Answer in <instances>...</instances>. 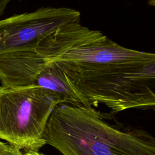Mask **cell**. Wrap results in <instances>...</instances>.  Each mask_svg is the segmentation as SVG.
I'll return each mask as SVG.
<instances>
[{
    "label": "cell",
    "instance_id": "obj_1",
    "mask_svg": "<svg viewBox=\"0 0 155 155\" xmlns=\"http://www.w3.org/2000/svg\"><path fill=\"white\" fill-rule=\"evenodd\" d=\"M60 104L58 95L39 86H0V139L19 150L39 151L45 145L48 119Z\"/></svg>",
    "mask_w": 155,
    "mask_h": 155
},
{
    "label": "cell",
    "instance_id": "obj_2",
    "mask_svg": "<svg viewBox=\"0 0 155 155\" xmlns=\"http://www.w3.org/2000/svg\"><path fill=\"white\" fill-rule=\"evenodd\" d=\"M81 13L67 7H41L0 20V56L36 50L45 38L61 27L80 22Z\"/></svg>",
    "mask_w": 155,
    "mask_h": 155
},
{
    "label": "cell",
    "instance_id": "obj_3",
    "mask_svg": "<svg viewBox=\"0 0 155 155\" xmlns=\"http://www.w3.org/2000/svg\"><path fill=\"white\" fill-rule=\"evenodd\" d=\"M85 107L56 106L44 133L45 144L62 155H116L90 123Z\"/></svg>",
    "mask_w": 155,
    "mask_h": 155
},
{
    "label": "cell",
    "instance_id": "obj_4",
    "mask_svg": "<svg viewBox=\"0 0 155 155\" xmlns=\"http://www.w3.org/2000/svg\"><path fill=\"white\" fill-rule=\"evenodd\" d=\"M85 112L93 128L116 155H155V137L147 131L117 128L105 121L102 114L92 107H85Z\"/></svg>",
    "mask_w": 155,
    "mask_h": 155
},
{
    "label": "cell",
    "instance_id": "obj_5",
    "mask_svg": "<svg viewBox=\"0 0 155 155\" xmlns=\"http://www.w3.org/2000/svg\"><path fill=\"white\" fill-rule=\"evenodd\" d=\"M29 61L31 69L35 73L31 85L41 87L55 93L61 99L62 104L91 107L54 61L47 59L36 50L30 52Z\"/></svg>",
    "mask_w": 155,
    "mask_h": 155
},
{
    "label": "cell",
    "instance_id": "obj_6",
    "mask_svg": "<svg viewBox=\"0 0 155 155\" xmlns=\"http://www.w3.org/2000/svg\"><path fill=\"white\" fill-rule=\"evenodd\" d=\"M154 57L155 53L129 49L107 38L104 40L85 47L71 49L50 60L75 63L107 64L148 60Z\"/></svg>",
    "mask_w": 155,
    "mask_h": 155
},
{
    "label": "cell",
    "instance_id": "obj_7",
    "mask_svg": "<svg viewBox=\"0 0 155 155\" xmlns=\"http://www.w3.org/2000/svg\"><path fill=\"white\" fill-rule=\"evenodd\" d=\"M107 37L102 32L83 26L80 22L68 24L39 44L36 51L48 59H53L68 51L104 40Z\"/></svg>",
    "mask_w": 155,
    "mask_h": 155
},
{
    "label": "cell",
    "instance_id": "obj_8",
    "mask_svg": "<svg viewBox=\"0 0 155 155\" xmlns=\"http://www.w3.org/2000/svg\"><path fill=\"white\" fill-rule=\"evenodd\" d=\"M13 146L10 145L7 142H4L0 140V155H4V154L8 152Z\"/></svg>",
    "mask_w": 155,
    "mask_h": 155
},
{
    "label": "cell",
    "instance_id": "obj_9",
    "mask_svg": "<svg viewBox=\"0 0 155 155\" xmlns=\"http://www.w3.org/2000/svg\"><path fill=\"white\" fill-rule=\"evenodd\" d=\"M12 0H0V16L3 14L7 4Z\"/></svg>",
    "mask_w": 155,
    "mask_h": 155
},
{
    "label": "cell",
    "instance_id": "obj_10",
    "mask_svg": "<svg viewBox=\"0 0 155 155\" xmlns=\"http://www.w3.org/2000/svg\"><path fill=\"white\" fill-rule=\"evenodd\" d=\"M4 155H23V154L21 151V150L13 146L12 148Z\"/></svg>",
    "mask_w": 155,
    "mask_h": 155
},
{
    "label": "cell",
    "instance_id": "obj_11",
    "mask_svg": "<svg viewBox=\"0 0 155 155\" xmlns=\"http://www.w3.org/2000/svg\"><path fill=\"white\" fill-rule=\"evenodd\" d=\"M23 155H45L43 153H39V151H25Z\"/></svg>",
    "mask_w": 155,
    "mask_h": 155
},
{
    "label": "cell",
    "instance_id": "obj_12",
    "mask_svg": "<svg viewBox=\"0 0 155 155\" xmlns=\"http://www.w3.org/2000/svg\"><path fill=\"white\" fill-rule=\"evenodd\" d=\"M149 4L151 5L155 6V0H150L149 1Z\"/></svg>",
    "mask_w": 155,
    "mask_h": 155
}]
</instances>
